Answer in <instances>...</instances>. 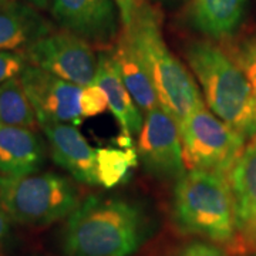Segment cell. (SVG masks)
Wrapping results in <instances>:
<instances>
[{"mask_svg": "<svg viewBox=\"0 0 256 256\" xmlns=\"http://www.w3.org/2000/svg\"><path fill=\"white\" fill-rule=\"evenodd\" d=\"M128 37L156 88L160 106L180 122L205 106L198 82L165 43L161 14L148 0H116Z\"/></svg>", "mask_w": 256, "mask_h": 256, "instance_id": "obj_1", "label": "cell"}, {"mask_svg": "<svg viewBox=\"0 0 256 256\" xmlns=\"http://www.w3.org/2000/svg\"><path fill=\"white\" fill-rule=\"evenodd\" d=\"M150 229L148 215L136 202L92 195L67 216L62 245L67 256H130Z\"/></svg>", "mask_w": 256, "mask_h": 256, "instance_id": "obj_2", "label": "cell"}, {"mask_svg": "<svg viewBox=\"0 0 256 256\" xmlns=\"http://www.w3.org/2000/svg\"><path fill=\"white\" fill-rule=\"evenodd\" d=\"M184 54L206 107L245 140L256 138V92L229 53L204 40L190 43Z\"/></svg>", "mask_w": 256, "mask_h": 256, "instance_id": "obj_3", "label": "cell"}, {"mask_svg": "<svg viewBox=\"0 0 256 256\" xmlns=\"http://www.w3.org/2000/svg\"><path fill=\"white\" fill-rule=\"evenodd\" d=\"M172 216L184 234L235 250L236 228L228 175L206 170L185 171L175 184Z\"/></svg>", "mask_w": 256, "mask_h": 256, "instance_id": "obj_4", "label": "cell"}, {"mask_svg": "<svg viewBox=\"0 0 256 256\" xmlns=\"http://www.w3.org/2000/svg\"><path fill=\"white\" fill-rule=\"evenodd\" d=\"M80 204L73 182L54 172L0 174V208L26 226H46L67 218Z\"/></svg>", "mask_w": 256, "mask_h": 256, "instance_id": "obj_5", "label": "cell"}, {"mask_svg": "<svg viewBox=\"0 0 256 256\" xmlns=\"http://www.w3.org/2000/svg\"><path fill=\"white\" fill-rule=\"evenodd\" d=\"M184 161L188 170L228 175L245 150V138L202 106L180 121Z\"/></svg>", "mask_w": 256, "mask_h": 256, "instance_id": "obj_6", "label": "cell"}, {"mask_svg": "<svg viewBox=\"0 0 256 256\" xmlns=\"http://www.w3.org/2000/svg\"><path fill=\"white\" fill-rule=\"evenodd\" d=\"M28 64L80 87L90 86L97 74V54L90 43L67 30L52 32L24 48Z\"/></svg>", "mask_w": 256, "mask_h": 256, "instance_id": "obj_7", "label": "cell"}, {"mask_svg": "<svg viewBox=\"0 0 256 256\" xmlns=\"http://www.w3.org/2000/svg\"><path fill=\"white\" fill-rule=\"evenodd\" d=\"M138 158L156 178L180 180L186 171L180 122L161 106L148 111L138 134Z\"/></svg>", "mask_w": 256, "mask_h": 256, "instance_id": "obj_8", "label": "cell"}, {"mask_svg": "<svg viewBox=\"0 0 256 256\" xmlns=\"http://www.w3.org/2000/svg\"><path fill=\"white\" fill-rule=\"evenodd\" d=\"M18 77L38 124L53 121L77 127L86 120L82 110V87L32 64H28Z\"/></svg>", "mask_w": 256, "mask_h": 256, "instance_id": "obj_9", "label": "cell"}, {"mask_svg": "<svg viewBox=\"0 0 256 256\" xmlns=\"http://www.w3.org/2000/svg\"><path fill=\"white\" fill-rule=\"evenodd\" d=\"M50 10L63 30L90 44H112L121 30L116 0H52Z\"/></svg>", "mask_w": 256, "mask_h": 256, "instance_id": "obj_10", "label": "cell"}, {"mask_svg": "<svg viewBox=\"0 0 256 256\" xmlns=\"http://www.w3.org/2000/svg\"><path fill=\"white\" fill-rule=\"evenodd\" d=\"M234 200L236 254H256V138L245 146L229 171Z\"/></svg>", "mask_w": 256, "mask_h": 256, "instance_id": "obj_11", "label": "cell"}, {"mask_svg": "<svg viewBox=\"0 0 256 256\" xmlns=\"http://www.w3.org/2000/svg\"><path fill=\"white\" fill-rule=\"evenodd\" d=\"M46 134L52 158L76 181L86 185H98L97 148L78 131L76 126L43 121L38 124Z\"/></svg>", "mask_w": 256, "mask_h": 256, "instance_id": "obj_12", "label": "cell"}, {"mask_svg": "<svg viewBox=\"0 0 256 256\" xmlns=\"http://www.w3.org/2000/svg\"><path fill=\"white\" fill-rule=\"evenodd\" d=\"M108 98V108L118 122L122 137L132 140L140 134L144 116L136 101L124 86L111 50H104L97 56V74L96 80Z\"/></svg>", "mask_w": 256, "mask_h": 256, "instance_id": "obj_13", "label": "cell"}, {"mask_svg": "<svg viewBox=\"0 0 256 256\" xmlns=\"http://www.w3.org/2000/svg\"><path fill=\"white\" fill-rule=\"evenodd\" d=\"M52 32V24L28 3L0 2V52L26 48Z\"/></svg>", "mask_w": 256, "mask_h": 256, "instance_id": "obj_14", "label": "cell"}, {"mask_svg": "<svg viewBox=\"0 0 256 256\" xmlns=\"http://www.w3.org/2000/svg\"><path fill=\"white\" fill-rule=\"evenodd\" d=\"M43 160L42 141L32 128L0 124V174H34Z\"/></svg>", "mask_w": 256, "mask_h": 256, "instance_id": "obj_15", "label": "cell"}, {"mask_svg": "<svg viewBox=\"0 0 256 256\" xmlns=\"http://www.w3.org/2000/svg\"><path fill=\"white\" fill-rule=\"evenodd\" d=\"M111 53L117 64L120 77L140 110L146 114L160 106L156 88L146 74V67L141 63L131 42L121 30L114 42Z\"/></svg>", "mask_w": 256, "mask_h": 256, "instance_id": "obj_16", "label": "cell"}, {"mask_svg": "<svg viewBox=\"0 0 256 256\" xmlns=\"http://www.w3.org/2000/svg\"><path fill=\"white\" fill-rule=\"evenodd\" d=\"M245 4L246 0H194L192 23L208 37H228L240 23Z\"/></svg>", "mask_w": 256, "mask_h": 256, "instance_id": "obj_17", "label": "cell"}, {"mask_svg": "<svg viewBox=\"0 0 256 256\" xmlns=\"http://www.w3.org/2000/svg\"><path fill=\"white\" fill-rule=\"evenodd\" d=\"M120 144V148H97V176L98 185L104 188H114L124 182L138 164L137 148L131 146V140L122 137Z\"/></svg>", "mask_w": 256, "mask_h": 256, "instance_id": "obj_18", "label": "cell"}, {"mask_svg": "<svg viewBox=\"0 0 256 256\" xmlns=\"http://www.w3.org/2000/svg\"><path fill=\"white\" fill-rule=\"evenodd\" d=\"M0 124L32 130L38 126L34 108L18 76L0 84Z\"/></svg>", "mask_w": 256, "mask_h": 256, "instance_id": "obj_19", "label": "cell"}, {"mask_svg": "<svg viewBox=\"0 0 256 256\" xmlns=\"http://www.w3.org/2000/svg\"><path fill=\"white\" fill-rule=\"evenodd\" d=\"M229 56L246 76L254 92H256V34L244 40L239 46L235 47L234 52L229 53Z\"/></svg>", "mask_w": 256, "mask_h": 256, "instance_id": "obj_20", "label": "cell"}, {"mask_svg": "<svg viewBox=\"0 0 256 256\" xmlns=\"http://www.w3.org/2000/svg\"><path fill=\"white\" fill-rule=\"evenodd\" d=\"M108 108V98L97 82L82 87V110L84 118L96 117Z\"/></svg>", "mask_w": 256, "mask_h": 256, "instance_id": "obj_21", "label": "cell"}, {"mask_svg": "<svg viewBox=\"0 0 256 256\" xmlns=\"http://www.w3.org/2000/svg\"><path fill=\"white\" fill-rule=\"evenodd\" d=\"M26 66H28V58L24 53L0 52V84L20 76Z\"/></svg>", "mask_w": 256, "mask_h": 256, "instance_id": "obj_22", "label": "cell"}, {"mask_svg": "<svg viewBox=\"0 0 256 256\" xmlns=\"http://www.w3.org/2000/svg\"><path fill=\"white\" fill-rule=\"evenodd\" d=\"M174 256H226L225 252L210 242L194 240L181 248Z\"/></svg>", "mask_w": 256, "mask_h": 256, "instance_id": "obj_23", "label": "cell"}, {"mask_svg": "<svg viewBox=\"0 0 256 256\" xmlns=\"http://www.w3.org/2000/svg\"><path fill=\"white\" fill-rule=\"evenodd\" d=\"M10 228V218L4 214V210L0 208V242L8 236Z\"/></svg>", "mask_w": 256, "mask_h": 256, "instance_id": "obj_24", "label": "cell"}, {"mask_svg": "<svg viewBox=\"0 0 256 256\" xmlns=\"http://www.w3.org/2000/svg\"><path fill=\"white\" fill-rule=\"evenodd\" d=\"M24 2L28 3L30 6L36 8L37 10H46L52 4V0H24Z\"/></svg>", "mask_w": 256, "mask_h": 256, "instance_id": "obj_25", "label": "cell"}, {"mask_svg": "<svg viewBox=\"0 0 256 256\" xmlns=\"http://www.w3.org/2000/svg\"><path fill=\"white\" fill-rule=\"evenodd\" d=\"M148 2H156V3H165V4H175V3H181L185 0H148Z\"/></svg>", "mask_w": 256, "mask_h": 256, "instance_id": "obj_26", "label": "cell"}, {"mask_svg": "<svg viewBox=\"0 0 256 256\" xmlns=\"http://www.w3.org/2000/svg\"><path fill=\"white\" fill-rule=\"evenodd\" d=\"M255 256H256V254H255Z\"/></svg>", "mask_w": 256, "mask_h": 256, "instance_id": "obj_27", "label": "cell"}, {"mask_svg": "<svg viewBox=\"0 0 256 256\" xmlns=\"http://www.w3.org/2000/svg\"><path fill=\"white\" fill-rule=\"evenodd\" d=\"M0 2H2V0H0Z\"/></svg>", "mask_w": 256, "mask_h": 256, "instance_id": "obj_28", "label": "cell"}]
</instances>
